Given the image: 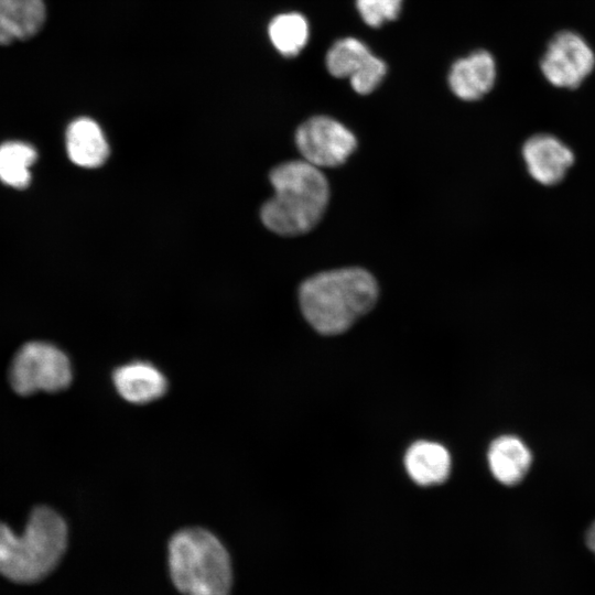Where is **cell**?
Here are the masks:
<instances>
[{
    "instance_id": "12",
    "label": "cell",
    "mask_w": 595,
    "mask_h": 595,
    "mask_svg": "<svg viewBox=\"0 0 595 595\" xmlns=\"http://www.w3.org/2000/svg\"><path fill=\"white\" fill-rule=\"evenodd\" d=\"M67 154L82 167H98L109 155V145L99 125L87 117L72 121L66 130Z\"/></svg>"
},
{
    "instance_id": "4",
    "label": "cell",
    "mask_w": 595,
    "mask_h": 595,
    "mask_svg": "<svg viewBox=\"0 0 595 595\" xmlns=\"http://www.w3.org/2000/svg\"><path fill=\"white\" fill-rule=\"evenodd\" d=\"M173 584L184 595H230L232 569L229 554L208 530L185 528L169 542Z\"/></svg>"
},
{
    "instance_id": "19",
    "label": "cell",
    "mask_w": 595,
    "mask_h": 595,
    "mask_svg": "<svg viewBox=\"0 0 595 595\" xmlns=\"http://www.w3.org/2000/svg\"><path fill=\"white\" fill-rule=\"evenodd\" d=\"M386 72L385 62L371 54L364 65L349 77L350 85L360 95L370 94L382 82Z\"/></svg>"
},
{
    "instance_id": "13",
    "label": "cell",
    "mask_w": 595,
    "mask_h": 595,
    "mask_svg": "<svg viewBox=\"0 0 595 595\" xmlns=\"http://www.w3.org/2000/svg\"><path fill=\"white\" fill-rule=\"evenodd\" d=\"M487 458L493 476L507 486L520 483L532 463L529 447L515 435H501L494 440Z\"/></svg>"
},
{
    "instance_id": "15",
    "label": "cell",
    "mask_w": 595,
    "mask_h": 595,
    "mask_svg": "<svg viewBox=\"0 0 595 595\" xmlns=\"http://www.w3.org/2000/svg\"><path fill=\"white\" fill-rule=\"evenodd\" d=\"M35 149L21 141L0 145V180L12 187L24 188L31 181L30 166L36 160Z\"/></svg>"
},
{
    "instance_id": "10",
    "label": "cell",
    "mask_w": 595,
    "mask_h": 595,
    "mask_svg": "<svg viewBox=\"0 0 595 595\" xmlns=\"http://www.w3.org/2000/svg\"><path fill=\"white\" fill-rule=\"evenodd\" d=\"M118 393L137 404L151 402L162 397L167 389L165 376L154 365L134 360L118 367L112 374Z\"/></svg>"
},
{
    "instance_id": "1",
    "label": "cell",
    "mask_w": 595,
    "mask_h": 595,
    "mask_svg": "<svg viewBox=\"0 0 595 595\" xmlns=\"http://www.w3.org/2000/svg\"><path fill=\"white\" fill-rule=\"evenodd\" d=\"M378 292L376 280L367 270L349 267L306 279L300 286L299 301L314 329L323 335H337L372 309Z\"/></svg>"
},
{
    "instance_id": "5",
    "label": "cell",
    "mask_w": 595,
    "mask_h": 595,
    "mask_svg": "<svg viewBox=\"0 0 595 595\" xmlns=\"http://www.w3.org/2000/svg\"><path fill=\"white\" fill-rule=\"evenodd\" d=\"M72 378L67 355L46 342L25 343L13 356L9 368V382L20 396L64 390Z\"/></svg>"
},
{
    "instance_id": "18",
    "label": "cell",
    "mask_w": 595,
    "mask_h": 595,
    "mask_svg": "<svg viewBox=\"0 0 595 595\" xmlns=\"http://www.w3.org/2000/svg\"><path fill=\"white\" fill-rule=\"evenodd\" d=\"M402 0H356L357 10L366 24L378 28L398 18Z\"/></svg>"
},
{
    "instance_id": "2",
    "label": "cell",
    "mask_w": 595,
    "mask_h": 595,
    "mask_svg": "<svg viewBox=\"0 0 595 595\" xmlns=\"http://www.w3.org/2000/svg\"><path fill=\"white\" fill-rule=\"evenodd\" d=\"M274 195L261 207L263 225L281 236L313 229L324 215L329 185L320 167L304 160L279 164L270 172Z\"/></svg>"
},
{
    "instance_id": "6",
    "label": "cell",
    "mask_w": 595,
    "mask_h": 595,
    "mask_svg": "<svg viewBox=\"0 0 595 595\" xmlns=\"http://www.w3.org/2000/svg\"><path fill=\"white\" fill-rule=\"evenodd\" d=\"M295 143L303 160L316 167H335L346 162L355 151L354 133L327 116H314L295 132Z\"/></svg>"
},
{
    "instance_id": "7",
    "label": "cell",
    "mask_w": 595,
    "mask_h": 595,
    "mask_svg": "<svg viewBox=\"0 0 595 595\" xmlns=\"http://www.w3.org/2000/svg\"><path fill=\"white\" fill-rule=\"evenodd\" d=\"M595 54L573 31H561L548 43L540 62L544 78L559 88H577L593 72Z\"/></svg>"
},
{
    "instance_id": "3",
    "label": "cell",
    "mask_w": 595,
    "mask_h": 595,
    "mask_svg": "<svg viewBox=\"0 0 595 595\" xmlns=\"http://www.w3.org/2000/svg\"><path fill=\"white\" fill-rule=\"evenodd\" d=\"M67 547V526L47 506L35 507L22 534L0 522V574L17 583H34L51 573Z\"/></svg>"
},
{
    "instance_id": "8",
    "label": "cell",
    "mask_w": 595,
    "mask_h": 595,
    "mask_svg": "<svg viewBox=\"0 0 595 595\" xmlns=\"http://www.w3.org/2000/svg\"><path fill=\"white\" fill-rule=\"evenodd\" d=\"M530 176L538 183L552 186L560 183L575 161L572 149L551 133H536L521 149Z\"/></svg>"
},
{
    "instance_id": "16",
    "label": "cell",
    "mask_w": 595,
    "mask_h": 595,
    "mask_svg": "<svg viewBox=\"0 0 595 595\" xmlns=\"http://www.w3.org/2000/svg\"><path fill=\"white\" fill-rule=\"evenodd\" d=\"M269 37L273 46L284 56H295L309 40V23L298 12L282 13L269 24Z\"/></svg>"
},
{
    "instance_id": "14",
    "label": "cell",
    "mask_w": 595,
    "mask_h": 595,
    "mask_svg": "<svg viewBox=\"0 0 595 595\" xmlns=\"http://www.w3.org/2000/svg\"><path fill=\"white\" fill-rule=\"evenodd\" d=\"M409 476L419 485L430 486L443 483L451 470V456L447 450L435 442L413 443L404 456Z\"/></svg>"
},
{
    "instance_id": "20",
    "label": "cell",
    "mask_w": 595,
    "mask_h": 595,
    "mask_svg": "<svg viewBox=\"0 0 595 595\" xmlns=\"http://www.w3.org/2000/svg\"><path fill=\"white\" fill-rule=\"evenodd\" d=\"M586 543L588 548L595 553V521L592 523L586 533Z\"/></svg>"
},
{
    "instance_id": "9",
    "label": "cell",
    "mask_w": 595,
    "mask_h": 595,
    "mask_svg": "<svg viewBox=\"0 0 595 595\" xmlns=\"http://www.w3.org/2000/svg\"><path fill=\"white\" fill-rule=\"evenodd\" d=\"M497 69L493 55L484 50L457 60L448 73L451 90L461 99L474 101L494 87Z\"/></svg>"
},
{
    "instance_id": "17",
    "label": "cell",
    "mask_w": 595,
    "mask_h": 595,
    "mask_svg": "<svg viewBox=\"0 0 595 595\" xmlns=\"http://www.w3.org/2000/svg\"><path fill=\"white\" fill-rule=\"evenodd\" d=\"M372 53L368 46L356 37H344L336 41L328 50L325 58L328 73L337 78L354 75Z\"/></svg>"
},
{
    "instance_id": "11",
    "label": "cell",
    "mask_w": 595,
    "mask_h": 595,
    "mask_svg": "<svg viewBox=\"0 0 595 595\" xmlns=\"http://www.w3.org/2000/svg\"><path fill=\"white\" fill-rule=\"evenodd\" d=\"M45 17L43 0H0V45L34 36Z\"/></svg>"
}]
</instances>
